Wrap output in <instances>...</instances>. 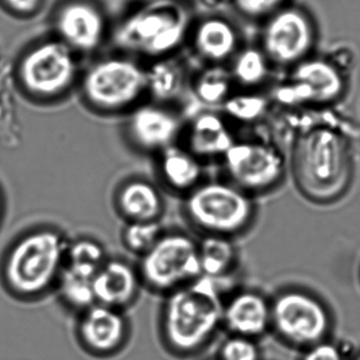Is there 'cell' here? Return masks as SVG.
<instances>
[{
	"instance_id": "1",
	"label": "cell",
	"mask_w": 360,
	"mask_h": 360,
	"mask_svg": "<svg viewBox=\"0 0 360 360\" xmlns=\"http://www.w3.org/2000/svg\"><path fill=\"white\" fill-rule=\"evenodd\" d=\"M231 283V277L202 275L166 295L161 332L170 354L193 357L212 342L223 328V304Z\"/></svg>"
},
{
	"instance_id": "2",
	"label": "cell",
	"mask_w": 360,
	"mask_h": 360,
	"mask_svg": "<svg viewBox=\"0 0 360 360\" xmlns=\"http://www.w3.org/2000/svg\"><path fill=\"white\" fill-rule=\"evenodd\" d=\"M191 29V13L180 0H146L111 29L115 51L141 60L172 56Z\"/></svg>"
},
{
	"instance_id": "3",
	"label": "cell",
	"mask_w": 360,
	"mask_h": 360,
	"mask_svg": "<svg viewBox=\"0 0 360 360\" xmlns=\"http://www.w3.org/2000/svg\"><path fill=\"white\" fill-rule=\"evenodd\" d=\"M292 169L297 185L307 199L316 203L335 201L351 179L347 141L328 127L302 132L295 144Z\"/></svg>"
},
{
	"instance_id": "4",
	"label": "cell",
	"mask_w": 360,
	"mask_h": 360,
	"mask_svg": "<svg viewBox=\"0 0 360 360\" xmlns=\"http://www.w3.org/2000/svg\"><path fill=\"white\" fill-rule=\"evenodd\" d=\"M81 56L56 35L32 41L18 54L14 81L26 100L37 105H53L77 89Z\"/></svg>"
},
{
	"instance_id": "5",
	"label": "cell",
	"mask_w": 360,
	"mask_h": 360,
	"mask_svg": "<svg viewBox=\"0 0 360 360\" xmlns=\"http://www.w3.org/2000/svg\"><path fill=\"white\" fill-rule=\"evenodd\" d=\"M77 90L84 106L96 115H127L147 96L146 66L134 56L115 51L82 71Z\"/></svg>"
},
{
	"instance_id": "6",
	"label": "cell",
	"mask_w": 360,
	"mask_h": 360,
	"mask_svg": "<svg viewBox=\"0 0 360 360\" xmlns=\"http://www.w3.org/2000/svg\"><path fill=\"white\" fill-rule=\"evenodd\" d=\"M185 218L202 236L235 239L252 227L256 206L250 193L233 183H200L185 195Z\"/></svg>"
},
{
	"instance_id": "7",
	"label": "cell",
	"mask_w": 360,
	"mask_h": 360,
	"mask_svg": "<svg viewBox=\"0 0 360 360\" xmlns=\"http://www.w3.org/2000/svg\"><path fill=\"white\" fill-rule=\"evenodd\" d=\"M332 322L328 304L311 290L290 286L271 299V330L292 349L302 351L328 339Z\"/></svg>"
},
{
	"instance_id": "8",
	"label": "cell",
	"mask_w": 360,
	"mask_h": 360,
	"mask_svg": "<svg viewBox=\"0 0 360 360\" xmlns=\"http://www.w3.org/2000/svg\"><path fill=\"white\" fill-rule=\"evenodd\" d=\"M141 274L147 285L167 295L202 276L199 240L185 231H164L143 254Z\"/></svg>"
},
{
	"instance_id": "9",
	"label": "cell",
	"mask_w": 360,
	"mask_h": 360,
	"mask_svg": "<svg viewBox=\"0 0 360 360\" xmlns=\"http://www.w3.org/2000/svg\"><path fill=\"white\" fill-rule=\"evenodd\" d=\"M64 254V240L56 231L46 229L27 235L8 259L10 285L27 295L45 290L58 274Z\"/></svg>"
},
{
	"instance_id": "10",
	"label": "cell",
	"mask_w": 360,
	"mask_h": 360,
	"mask_svg": "<svg viewBox=\"0 0 360 360\" xmlns=\"http://www.w3.org/2000/svg\"><path fill=\"white\" fill-rule=\"evenodd\" d=\"M52 34L79 56L100 51L110 39V20L101 0H58L50 16Z\"/></svg>"
},
{
	"instance_id": "11",
	"label": "cell",
	"mask_w": 360,
	"mask_h": 360,
	"mask_svg": "<svg viewBox=\"0 0 360 360\" xmlns=\"http://www.w3.org/2000/svg\"><path fill=\"white\" fill-rule=\"evenodd\" d=\"M316 41L313 22L298 7L284 6L265 18L261 49L271 64L294 67L309 58Z\"/></svg>"
},
{
	"instance_id": "12",
	"label": "cell",
	"mask_w": 360,
	"mask_h": 360,
	"mask_svg": "<svg viewBox=\"0 0 360 360\" xmlns=\"http://www.w3.org/2000/svg\"><path fill=\"white\" fill-rule=\"evenodd\" d=\"M223 162L233 184L248 193L273 188L286 170L285 158L280 149L260 140L236 141Z\"/></svg>"
},
{
	"instance_id": "13",
	"label": "cell",
	"mask_w": 360,
	"mask_h": 360,
	"mask_svg": "<svg viewBox=\"0 0 360 360\" xmlns=\"http://www.w3.org/2000/svg\"><path fill=\"white\" fill-rule=\"evenodd\" d=\"M345 91V79L330 60L307 58L292 67L274 98L286 107L315 106L335 102Z\"/></svg>"
},
{
	"instance_id": "14",
	"label": "cell",
	"mask_w": 360,
	"mask_h": 360,
	"mask_svg": "<svg viewBox=\"0 0 360 360\" xmlns=\"http://www.w3.org/2000/svg\"><path fill=\"white\" fill-rule=\"evenodd\" d=\"M125 117L123 134L126 141L141 153L158 155L174 145L181 131L180 119L165 104L141 103Z\"/></svg>"
},
{
	"instance_id": "15",
	"label": "cell",
	"mask_w": 360,
	"mask_h": 360,
	"mask_svg": "<svg viewBox=\"0 0 360 360\" xmlns=\"http://www.w3.org/2000/svg\"><path fill=\"white\" fill-rule=\"evenodd\" d=\"M222 326L229 334L258 340L271 330V300L250 288L229 292L223 304Z\"/></svg>"
},
{
	"instance_id": "16",
	"label": "cell",
	"mask_w": 360,
	"mask_h": 360,
	"mask_svg": "<svg viewBox=\"0 0 360 360\" xmlns=\"http://www.w3.org/2000/svg\"><path fill=\"white\" fill-rule=\"evenodd\" d=\"M240 37L236 27L225 18H207L198 22L193 33V47L202 60L220 65L239 51Z\"/></svg>"
},
{
	"instance_id": "17",
	"label": "cell",
	"mask_w": 360,
	"mask_h": 360,
	"mask_svg": "<svg viewBox=\"0 0 360 360\" xmlns=\"http://www.w3.org/2000/svg\"><path fill=\"white\" fill-rule=\"evenodd\" d=\"M235 142L224 117L214 112L198 115L187 134V149L199 159L223 158Z\"/></svg>"
},
{
	"instance_id": "18",
	"label": "cell",
	"mask_w": 360,
	"mask_h": 360,
	"mask_svg": "<svg viewBox=\"0 0 360 360\" xmlns=\"http://www.w3.org/2000/svg\"><path fill=\"white\" fill-rule=\"evenodd\" d=\"M115 203L126 218L134 221H158L164 210L163 197L148 180L132 178L115 191Z\"/></svg>"
},
{
	"instance_id": "19",
	"label": "cell",
	"mask_w": 360,
	"mask_h": 360,
	"mask_svg": "<svg viewBox=\"0 0 360 360\" xmlns=\"http://www.w3.org/2000/svg\"><path fill=\"white\" fill-rule=\"evenodd\" d=\"M158 172L172 191L186 195L201 183V162L189 149L172 146L158 153Z\"/></svg>"
},
{
	"instance_id": "20",
	"label": "cell",
	"mask_w": 360,
	"mask_h": 360,
	"mask_svg": "<svg viewBox=\"0 0 360 360\" xmlns=\"http://www.w3.org/2000/svg\"><path fill=\"white\" fill-rule=\"evenodd\" d=\"M123 317L107 305L89 309L81 324V333L88 345L100 352L117 347L125 335Z\"/></svg>"
},
{
	"instance_id": "21",
	"label": "cell",
	"mask_w": 360,
	"mask_h": 360,
	"mask_svg": "<svg viewBox=\"0 0 360 360\" xmlns=\"http://www.w3.org/2000/svg\"><path fill=\"white\" fill-rule=\"evenodd\" d=\"M96 299L103 305L115 307L129 302L138 288V277L129 265L123 262L107 263L94 277Z\"/></svg>"
},
{
	"instance_id": "22",
	"label": "cell",
	"mask_w": 360,
	"mask_h": 360,
	"mask_svg": "<svg viewBox=\"0 0 360 360\" xmlns=\"http://www.w3.org/2000/svg\"><path fill=\"white\" fill-rule=\"evenodd\" d=\"M146 81L147 96H150L153 102L166 105L182 94L186 71L180 60L166 56L146 66Z\"/></svg>"
},
{
	"instance_id": "23",
	"label": "cell",
	"mask_w": 360,
	"mask_h": 360,
	"mask_svg": "<svg viewBox=\"0 0 360 360\" xmlns=\"http://www.w3.org/2000/svg\"><path fill=\"white\" fill-rule=\"evenodd\" d=\"M199 256L202 275L214 278L231 277L239 259L235 239L224 236H202Z\"/></svg>"
},
{
	"instance_id": "24",
	"label": "cell",
	"mask_w": 360,
	"mask_h": 360,
	"mask_svg": "<svg viewBox=\"0 0 360 360\" xmlns=\"http://www.w3.org/2000/svg\"><path fill=\"white\" fill-rule=\"evenodd\" d=\"M271 64L261 48L246 47L233 56L229 71L233 83L242 87L254 88L266 81Z\"/></svg>"
},
{
	"instance_id": "25",
	"label": "cell",
	"mask_w": 360,
	"mask_h": 360,
	"mask_svg": "<svg viewBox=\"0 0 360 360\" xmlns=\"http://www.w3.org/2000/svg\"><path fill=\"white\" fill-rule=\"evenodd\" d=\"M233 79L231 71L220 65H212L202 71L195 81V98L208 106H222L231 96Z\"/></svg>"
},
{
	"instance_id": "26",
	"label": "cell",
	"mask_w": 360,
	"mask_h": 360,
	"mask_svg": "<svg viewBox=\"0 0 360 360\" xmlns=\"http://www.w3.org/2000/svg\"><path fill=\"white\" fill-rule=\"evenodd\" d=\"M269 107V100L265 96L252 92L231 94L222 105L226 117L243 124L255 123L262 119Z\"/></svg>"
},
{
	"instance_id": "27",
	"label": "cell",
	"mask_w": 360,
	"mask_h": 360,
	"mask_svg": "<svg viewBox=\"0 0 360 360\" xmlns=\"http://www.w3.org/2000/svg\"><path fill=\"white\" fill-rule=\"evenodd\" d=\"M96 276L77 271L67 265L63 271L62 288L63 295L68 302L77 307H89L96 300L94 281Z\"/></svg>"
},
{
	"instance_id": "28",
	"label": "cell",
	"mask_w": 360,
	"mask_h": 360,
	"mask_svg": "<svg viewBox=\"0 0 360 360\" xmlns=\"http://www.w3.org/2000/svg\"><path fill=\"white\" fill-rule=\"evenodd\" d=\"M158 221H134L125 229L126 244L134 252L145 254L163 235Z\"/></svg>"
},
{
	"instance_id": "29",
	"label": "cell",
	"mask_w": 360,
	"mask_h": 360,
	"mask_svg": "<svg viewBox=\"0 0 360 360\" xmlns=\"http://www.w3.org/2000/svg\"><path fill=\"white\" fill-rule=\"evenodd\" d=\"M69 266L84 273L96 276L103 266L102 248L96 242L82 240L77 242L69 250Z\"/></svg>"
},
{
	"instance_id": "30",
	"label": "cell",
	"mask_w": 360,
	"mask_h": 360,
	"mask_svg": "<svg viewBox=\"0 0 360 360\" xmlns=\"http://www.w3.org/2000/svg\"><path fill=\"white\" fill-rule=\"evenodd\" d=\"M219 360H262L258 340L240 335L229 334L221 342Z\"/></svg>"
},
{
	"instance_id": "31",
	"label": "cell",
	"mask_w": 360,
	"mask_h": 360,
	"mask_svg": "<svg viewBox=\"0 0 360 360\" xmlns=\"http://www.w3.org/2000/svg\"><path fill=\"white\" fill-rule=\"evenodd\" d=\"M288 0H233L237 11L250 20H262L285 6Z\"/></svg>"
},
{
	"instance_id": "32",
	"label": "cell",
	"mask_w": 360,
	"mask_h": 360,
	"mask_svg": "<svg viewBox=\"0 0 360 360\" xmlns=\"http://www.w3.org/2000/svg\"><path fill=\"white\" fill-rule=\"evenodd\" d=\"M47 0H0V9L20 20L37 18L45 7Z\"/></svg>"
},
{
	"instance_id": "33",
	"label": "cell",
	"mask_w": 360,
	"mask_h": 360,
	"mask_svg": "<svg viewBox=\"0 0 360 360\" xmlns=\"http://www.w3.org/2000/svg\"><path fill=\"white\" fill-rule=\"evenodd\" d=\"M342 347L332 341L326 340L311 345L301 351L298 360H345Z\"/></svg>"
},
{
	"instance_id": "34",
	"label": "cell",
	"mask_w": 360,
	"mask_h": 360,
	"mask_svg": "<svg viewBox=\"0 0 360 360\" xmlns=\"http://www.w3.org/2000/svg\"><path fill=\"white\" fill-rule=\"evenodd\" d=\"M3 193H1V189H0V212H1V208H3Z\"/></svg>"
},
{
	"instance_id": "35",
	"label": "cell",
	"mask_w": 360,
	"mask_h": 360,
	"mask_svg": "<svg viewBox=\"0 0 360 360\" xmlns=\"http://www.w3.org/2000/svg\"><path fill=\"white\" fill-rule=\"evenodd\" d=\"M203 360H219L218 358H207V359H203Z\"/></svg>"
},
{
	"instance_id": "36",
	"label": "cell",
	"mask_w": 360,
	"mask_h": 360,
	"mask_svg": "<svg viewBox=\"0 0 360 360\" xmlns=\"http://www.w3.org/2000/svg\"><path fill=\"white\" fill-rule=\"evenodd\" d=\"M354 360H360V356H358V357H356Z\"/></svg>"
}]
</instances>
